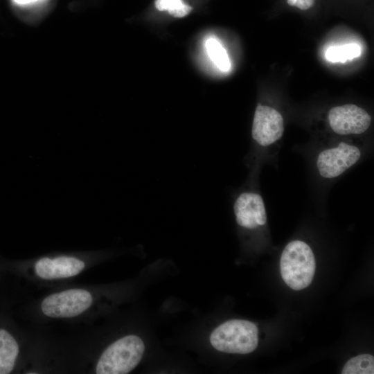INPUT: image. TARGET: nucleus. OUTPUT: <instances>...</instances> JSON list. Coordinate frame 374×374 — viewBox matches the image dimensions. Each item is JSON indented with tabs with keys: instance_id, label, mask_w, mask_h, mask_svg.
Segmentation results:
<instances>
[{
	"instance_id": "obj_1",
	"label": "nucleus",
	"mask_w": 374,
	"mask_h": 374,
	"mask_svg": "<svg viewBox=\"0 0 374 374\" xmlns=\"http://www.w3.org/2000/svg\"><path fill=\"white\" fill-rule=\"evenodd\" d=\"M315 266L313 251L303 241H291L282 252L280 261L281 276L292 290H303L310 285Z\"/></svg>"
},
{
	"instance_id": "obj_2",
	"label": "nucleus",
	"mask_w": 374,
	"mask_h": 374,
	"mask_svg": "<svg viewBox=\"0 0 374 374\" xmlns=\"http://www.w3.org/2000/svg\"><path fill=\"white\" fill-rule=\"evenodd\" d=\"M145 344L134 335L123 337L111 344L96 363L98 374H126L134 369L143 358Z\"/></svg>"
},
{
	"instance_id": "obj_3",
	"label": "nucleus",
	"mask_w": 374,
	"mask_h": 374,
	"mask_svg": "<svg viewBox=\"0 0 374 374\" xmlns=\"http://www.w3.org/2000/svg\"><path fill=\"white\" fill-rule=\"evenodd\" d=\"M258 330L252 322L233 319L224 322L210 335L212 346L218 351L233 354H248L258 346Z\"/></svg>"
},
{
	"instance_id": "obj_4",
	"label": "nucleus",
	"mask_w": 374,
	"mask_h": 374,
	"mask_svg": "<svg viewBox=\"0 0 374 374\" xmlns=\"http://www.w3.org/2000/svg\"><path fill=\"white\" fill-rule=\"evenodd\" d=\"M92 303L93 296L89 291L72 288L47 296L42 301L40 308L48 317L66 319L82 314Z\"/></svg>"
},
{
	"instance_id": "obj_5",
	"label": "nucleus",
	"mask_w": 374,
	"mask_h": 374,
	"mask_svg": "<svg viewBox=\"0 0 374 374\" xmlns=\"http://www.w3.org/2000/svg\"><path fill=\"white\" fill-rule=\"evenodd\" d=\"M362 152L355 145L341 142L334 147L321 151L317 158L319 175L325 179L340 176L360 159Z\"/></svg>"
},
{
	"instance_id": "obj_6",
	"label": "nucleus",
	"mask_w": 374,
	"mask_h": 374,
	"mask_svg": "<svg viewBox=\"0 0 374 374\" xmlns=\"http://www.w3.org/2000/svg\"><path fill=\"white\" fill-rule=\"evenodd\" d=\"M328 121L331 130L339 135L361 134L371 124L370 114L353 104L332 107L328 114Z\"/></svg>"
},
{
	"instance_id": "obj_7",
	"label": "nucleus",
	"mask_w": 374,
	"mask_h": 374,
	"mask_svg": "<svg viewBox=\"0 0 374 374\" xmlns=\"http://www.w3.org/2000/svg\"><path fill=\"white\" fill-rule=\"evenodd\" d=\"M284 132V121L276 109L258 104L256 108L252 128L253 140L261 147H267L278 141Z\"/></svg>"
},
{
	"instance_id": "obj_8",
	"label": "nucleus",
	"mask_w": 374,
	"mask_h": 374,
	"mask_svg": "<svg viewBox=\"0 0 374 374\" xmlns=\"http://www.w3.org/2000/svg\"><path fill=\"white\" fill-rule=\"evenodd\" d=\"M236 223L240 227L253 230L267 223V213L262 196L256 192L240 193L233 202Z\"/></svg>"
},
{
	"instance_id": "obj_9",
	"label": "nucleus",
	"mask_w": 374,
	"mask_h": 374,
	"mask_svg": "<svg viewBox=\"0 0 374 374\" xmlns=\"http://www.w3.org/2000/svg\"><path fill=\"white\" fill-rule=\"evenodd\" d=\"M85 262L76 256L60 255L42 257L34 264L35 275L43 280H57L75 276L85 268Z\"/></svg>"
},
{
	"instance_id": "obj_10",
	"label": "nucleus",
	"mask_w": 374,
	"mask_h": 374,
	"mask_svg": "<svg viewBox=\"0 0 374 374\" xmlns=\"http://www.w3.org/2000/svg\"><path fill=\"white\" fill-rule=\"evenodd\" d=\"M20 347L12 333L0 327V374L12 373L18 361Z\"/></svg>"
},
{
	"instance_id": "obj_11",
	"label": "nucleus",
	"mask_w": 374,
	"mask_h": 374,
	"mask_svg": "<svg viewBox=\"0 0 374 374\" xmlns=\"http://www.w3.org/2000/svg\"><path fill=\"white\" fill-rule=\"evenodd\" d=\"M341 373L373 374V356L368 354H363L350 359L344 365Z\"/></svg>"
},
{
	"instance_id": "obj_12",
	"label": "nucleus",
	"mask_w": 374,
	"mask_h": 374,
	"mask_svg": "<svg viewBox=\"0 0 374 374\" xmlns=\"http://www.w3.org/2000/svg\"><path fill=\"white\" fill-rule=\"evenodd\" d=\"M205 46L209 57L220 70L227 71L230 69L231 63L226 51L216 39H208Z\"/></svg>"
},
{
	"instance_id": "obj_13",
	"label": "nucleus",
	"mask_w": 374,
	"mask_h": 374,
	"mask_svg": "<svg viewBox=\"0 0 374 374\" xmlns=\"http://www.w3.org/2000/svg\"><path fill=\"white\" fill-rule=\"evenodd\" d=\"M361 55V48L357 44H347L328 48L326 53L327 60L331 62L344 63Z\"/></svg>"
},
{
	"instance_id": "obj_14",
	"label": "nucleus",
	"mask_w": 374,
	"mask_h": 374,
	"mask_svg": "<svg viewBox=\"0 0 374 374\" xmlns=\"http://www.w3.org/2000/svg\"><path fill=\"white\" fill-rule=\"evenodd\" d=\"M154 6L159 11H167L175 18H183L193 10V7L183 0H155Z\"/></svg>"
},
{
	"instance_id": "obj_15",
	"label": "nucleus",
	"mask_w": 374,
	"mask_h": 374,
	"mask_svg": "<svg viewBox=\"0 0 374 374\" xmlns=\"http://www.w3.org/2000/svg\"><path fill=\"white\" fill-rule=\"evenodd\" d=\"M287 5L301 11H308L313 8L317 0H285Z\"/></svg>"
},
{
	"instance_id": "obj_16",
	"label": "nucleus",
	"mask_w": 374,
	"mask_h": 374,
	"mask_svg": "<svg viewBox=\"0 0 374 374\" xmlns=\"http://www.w3.org/2000/svg\"><path fill=\"white\" fill-rule=\"evenodd\" d=\"M15 3L19 4H26L29 3H32L38 0H14Z\"/></svg>"
}]
</instances>
